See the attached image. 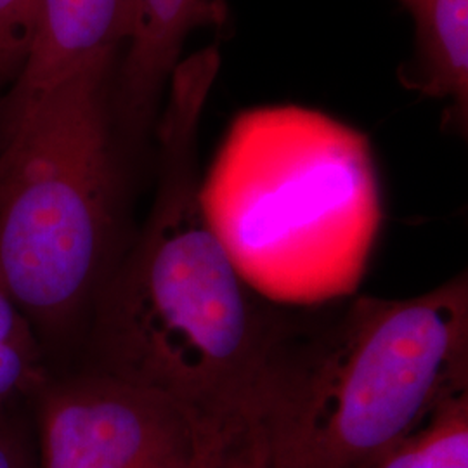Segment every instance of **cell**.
<instances>
[{
	"instance_id": "7a4b0ae2",
	"label": "cell",
	"mask_w": 468,
	"mask_h": 468,
	"mask_svg": "<svg viewBox=\"0 0 468 468\" xmlns=\"http://www.w3.org/2000/svg\"><path fill=\"white\" fill-rule=\"evenodd\" d=\"M468 390V282L357 297L311 334L280 330L259 384L276 468H367Z\"/></svg>"
},
{
	"instance_id": "9c48e42d",
	"label": "cell",
	"mask_w": 468,
	"mask_h": 468,
	"mask_svg": "<svg viewBox=\"0 0 468 468\" xmlns=\"http://www.w3.org/2000/svg\"><path fill=\"white\" fill-rule=\"evenodd\" d=\"M195 468H276L268 423L255 398L229 417Z\"/></svg>"
},
{
	"instance_id": "8fae6325",
	"label": "cell",
	"mask_w": 468,
	"mask_h": 468,
	"mask_svg": "<svg viewBox=\"0 0 468 468\" xmlns=\"http://www.w3.org/2000/svg\"><path fill=\"white\" fill-rule=\"evenodd\" d=\"M0 468H40L37 467L21 439L0 429Z\"/></svg>"
},
{
	"instance_id": "30bf717a",
	"label": "cell",
	"mask_w": 468,
	"mask_h": 468,
	"mask_svg": "<svg viewBox=\"0 0 468 468\" xmlns=\"http://www.w3.org/2000/svg\"><path fill=\"white\" fill-rule=\"evenodd\" d=\"M44 0H0V87L15 85L38 35Z\"/></svg>"
},
{
	"instance_id": "6da1fadb",
	"label": "cell",
	"mask_w": 468,
	"mask_h": 468,
	"mask_svg": "<svg viewBox=\"0 0 468 468\" xmlns=\"http://www.w3.org/2000/svg\"><path fill=\"white\" fill-rule=\"evenodd\" d=\"M210 89L198 71L168 85L162 181L134 249L101 286L96 347L102 373L218 417L250 401L282 324L255 305L201 205L197 141Z\"/></svg>"
},
{
	"instance_id": "277c9868",
	"label": "cell",
	"mask_w": 468,
	"mask_h": 468,
	"mask_svg": "<svg viewBox=\"0 0 468 468\" xmlns=\"http://www.w3.org/2000/svg\"><path fill=\"white\" fill-rule=\"evenodd\" d=\"M117 59H94L5 112L0 288L32 324L67 326L104 283L118 218Z\"/></svg>"
},
{
	"instance_id": "5b68a950",
	"label": "cell",
	"mask_w": 468,
	"mask_h": 468,
	"mask_svg": "<svg viewBox=\"0 0 468 468\" xmlns=\"http://www.w3.org/2000/svg\"><path fill=\"white\" fill-rule=\"evenodd\" d=\"M236 411L208 417L102 371L77 377L44 398L38 467L195 468Z\"/></svg>"
},
{
	"instance_id": "ba28073f",
	"label": "cell",
	"mask_w": 468,
	"mask_h": 468,
	"mask_svg": "<svg viewBox=\"0 0 468 468\" xmlns=\"http://www.w3.org/2000/svg\"><path fill=\"white\" fill-rule=\"evenodd\" d=\"M42 380L34 324L0 288V408Z\"/></svg>"
},
{
	"instance_id": "52a82bcc",
	"label": "cell",
	"mask_w": 468,
	"mask_h": 468,
	"mask_svg": "<svg viewBox=\"0 0 468 468\" xmlns=\"http://www.w3.org/2000/svg\"><path fill=\"white\" fill-rule=\"evenodd\" d=\"M367 468H468V390Z\"/></svg>"
},
{
	"instance_id": "8992f818",
	"label": "cell",
	"mask_w": 468,
	"mask_h": 468,
	"mask_svg": "<svg viewBox=\"0 0 468 468\" xmlns=\"http://www.w3.org/2000/svg\"><path fill=\"white\" fill-rule=\"evenodd\" d=\"M415 19V58L401 69L410 90L452 101L465 123L468 108V0H399Z\"/></svg>"
},
{
	"instance_id": "3957f363",
	"label": "cell",
	"mask_w": 468,
	"mask_h": 468,
	"mask_svg": "<svg viewBox=\"0 0 468 468\" xmlns=\"http://www.w3.org/2000/svg\"><path fill=\"white\" fill-rule=\"evenodd\" d=\"M200 197L241 278L278 301L351 292L380 224L367 139L295 106L238 118Z\"/></svg>"
}]
</instances>
